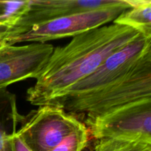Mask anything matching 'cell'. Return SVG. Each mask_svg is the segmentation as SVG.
I'll return each instance as SVG.
<instances>
[{
  "label": "cell",
  "mask_w": 151,
  "mask_h": 151,
  "mask_svg": "<svg viewBox=\"0 0 151 151\" xmlns=\"http://www.w3.org/2000/svg\"><path fill=\"white\" fill-rule=\"evenodd\" d=\"M141 35L129 27L112 23L73 37L66 45L54 48L27 91V100L33 106L47 105Z\"/></svg>",
  "instance_id": "cell-1"
},
{
  "label": "cell",
  "mask_w": 151,
  "mask_h": 151,
  "mask_svg": "<svg viewBox=\"0 0 151 151\" xmlns=\"http://www.w3.org/2000/svg\"><path fill=\"white\" fill-rule=\"evenodd\" d=\"M144 99H151V48L119 81L65 111L75 116L86 114V121L91 120Z\"/></svg>",
  "instance_id": "cell-2"
},
{
  "label": "cell",
  "mask_w": 151,
  "mask_h": 151,
  "mask_svg": "<svg viewBox=\"0 0 151 151\" xmlns=\"http://www.w3.org/2000/svg\"><path fill=\"white\" fill-rule=\"evenodd\" d=\"M150 48L151 38L141 35L109 56L92 74L68 88L47 105L58 106L65 111L70 106L98 94L123 78Z\"/></svg>",
  "instance_id": "cell-3"
},
{
  "label": "cell",
  "mask_w": 151,
  "mask_h": 151,
  "mask_svg": "<svg viewBox=\"0 0 151 151\" xmlns=\"http://www.w3.org/2000/svg\"><path fill=\"white\" fill-rule=\"evenodd\" d=\"M131 7L128 0L116 5L75 13L35 25L23 34L6 38V45L19 43H47L67 37H75L95 28L113 22L121 13Z\"/></svg>",
  "instance_id": "cell-4"
},
{
  "label": "cell",
  "mask_w": 151,
  "mask_h": 151,
  "mask_svg": "<svg viewBox=\"0 0 151 151\" xmlns=\"http://www.w3.org/2000/svg\"><path fill=\"white\" fill-rule=\"evenodd\" d=\"M85 123L97 140L119 139L151 143V99L126 105Z\"/></svg>",
  "instance_id": "cell-5"
},
{
  "label": "cell",
  "mask_w": 151,
  "mask_h": 151,
  "mask_svg": "<svg viewBox=\"0 0 151 151\" xmlns=\"http://www.w3.org/2000/svg\"><path fill=\"white\" fill-rule=\"evenodd\" d=\"M83 123L61 108L46 105L32 111L17 132L32 151H50Z\"/></svg>",
  "instance_id": "cell-6"
},
{
  "label": "cell",
  "mask_w": 151,
  "mask_h": 151,
  "mask_svg": "<svg viewBox=\"0 0 151 151\" xmlns=\"http://www.w3.org/2000/svg\"><path fill=\"white\" fill-rule=\"evenodd\" d=\"M54 47L48 43L0 48V90L29 78H35L47 63Z\"/></svg>",
  "instance_id": "cell-7"
},
{
  "label": "cell",
  "mask_w": 151,
  "mask_h": 151,
  "mask_svg": "<svg viewBox=\"0 0 151 151\" xmlns=\"http://www.w3.org/2000/svg\"><path fill=\"white\" fill-rule=\"evenodd\" d=\"M122 0H29V10L4 32V40L27 32L33 26L75 13L116 5Z\"/></svg>",
  "instance_id": "cell-8"
},
{
  "label": "cell",
  "mask_w": 151,
  "mask_h": 151,
  "mask_svg": "<svg viewBox=\"0 0 151 151\" xmlns=\"http://www.w3.org/2000/svg\"><path fill=\"white\" fill-rule=\"evenodd\" d=\"M131 7L121 13L113 23L129 27L151 38V1L128 0Z\"/></svg>",
  "instance_id": "cell-9"
},
{
  "label": "cell",
  "mask_w": 151,
  "mask_h": 151,
  "mask_svg": "<svg viewBox=\"0 0 151 151\" xmlns=\"http://www.w3.org/2000/svg\"><path fill=\"white\" fill-rule=\"evenodd\" d=\"M17 113L14 94L7 89L0 90V151H9L6 142L7 126Z\"/></svg>",
  "instance_id": "cell-10"
},
{
  "label": "cell",
  "mask_w": 151,
  "mask_h": 151,
  "mask_svg": "<svg viewBox=\"0 0 151 151\" xmlns=\"http://www.w3.org/2000/svg\"><path fill=\"white\" fill-rule=\"evenodd\" d=\"M29 7V0L0 1V26L6 31L11 29L27 12Z\"/></svg>",
  "instance_id": "cell-11"
},
{
  "label": "cell",
  "mask_w": 151,
  "mask_h": 151,
  "mask_svg": "<svg viewBox=\"0 0 151 151\" xmlns=\"http://www.w3.org/2000/svg\"><path fill=\"white\" fill-rule=\"evenodd\" d=\"M93 151H151V143L139 140L101 139Z\"/></svg>",
  "instance_id": "cell-12"
},
{
  "label": "cell",
  "mask_w": 151,
  "mask_h": 151,
  "mask_svg": "<svg viewBox=\"0 0 151 151\" xmlns=\"http://www.w3.org/2000/svg\"><path fill=\"white\" fill-rule=\"evenodd\" d=\"M89 139V130L84 123L50 151H83Z\"/></svg>",
  "instance_id": "cell-13"
},
{
  "label": "cell",
  "mask_w": 151,
  "mask_h": 151,
  "mask_svg": "<svg viewBox=\"0 0 151 151\" xmlns=\"http://www.w3.org/2000/svg\"><path fill=\"white\" fill-rule=\"evenodd\" d=\"M22 116L19 113L15 116L12 124L13 131L10 134H7L6 137V142L9 151H32L25 144L21 136L16 131L18 123L22 121Z\"/></svg>",
  "instance_id": "cell-14"
},
{
  "label": "cell",
  "mask_w": 151,
  "mask_h": 151,
  "mask_svg": "<svg viewBox=\"0 0 151 151\" xmlns=\"http://www.w3.org/2000/svg\"><path fill=\"white\" fill-rule=\"evenodd\" d=\"M5 31V28L0 27V48H1L3 46L6 45L5 41H4V32Z\"/></svg>",
  "instance_id": "cell-15"
},
{
  "label": "cell",
  "mask_w": 151,
  "mask_h": 151,
  "mask_svg": "<svg viewBox=\"0 0 151 151\" xmlns=\"http://www.w3.org/2000/svg\"><path fill=\"white\" fill-rule=\"evenodd\" d=\"M0 27H1V26H0Z\"/></svg>",
  "instance_id": "cell-16"
}]
</instances>
